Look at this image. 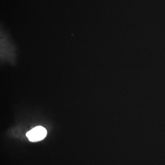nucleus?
Wrapping results in <instances>:
<instances>
[{
  "label": "nucleus",
  "instance_id": "1",
  "mask_svg": "<svg viewBox=\"0 0 165 165\" xmlns=\"http://www.w3.org/2000/svg\"><path fill=\"white\" fill-rule=\"evenodd\" d=\"M46 135V129L42 126L35 127L26 133V136L31 142H37L43 140Z\"/></svg>",
  "mask_w": 165,
  "mask_h": 165
},
{
  "label": "nucleus",
  "instance_id": "2",
  "mask_svg": "<svg viewBox=\"0 0 165 165\" xmlns=\"http://www.w3.org/2000/svg\"><path fill=\"white\" fill-rule=\"evenodd\" d=\"M2 53L5 52V56H9L10 57V60L14 59V46H13V44L10 42L9 40L6 39V37H4L3 38V36H2Z\"/></svg>",
  "mask_w": 165,
  "mask_h": 165
}]
</instances>
